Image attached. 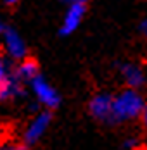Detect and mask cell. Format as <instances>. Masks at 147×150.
Instances as JSON below:
<instances>
[{
    "mask_svg": "<svg viewBox=\"0 0 147 150\" xmlns=\"http://www.w3.org/2000/svg\"><path fill=\"white\" fill-rule=\"evenodd\" d=\"M146 105L142 95L137 90H123L114 97V124L142 117Z\"/></svg>",
    "mask_w": 147,
    "mask_h": 150,
    "instance_id": "obj_1",
    "label": "cell"
},
{
    "mask_svg": "<svg viewBox=\"0 0 147 150\" xmlns=\"http://www.w3.org/2000/svg\"><path fill=\"white\" fill-rule=\"evenodd\" d=\"M88 112L101 122L114 124V97L107 93H97L88 102Z\"/></svg>",
    "mask_w": 147,
    "mask_h": 150,
    "instance_id": "obj_2",
    "label": "cell"
},
{
    "mask_svg": "<svg viewBox=\"0 0 147 150\" xmlns=\"http://www.w3.org/2000/svg\"><path fill=\"white\" fill-rule=\"evenodd\" d=\"M85 14H87V2H83V0H74V2H71L68 5L66 14H64V19H62V24H61L59 33L62 36L71 35L74 30H78V26L81 24Z\"/></svg>",
    "mask_w": 147,
    "mask_h": 150,
    "instance_id": "obj_3",
    "label": "cell"
},
{
    "mask_svg": "<svg viewBox=\"0 0 147 150\" xmlns=\"http://www.w3.org/2000/svg\"><path fill=\"white\" fill-rule=\"evenodd\" d=\"M29 85H31V90L35 91L36 98L40 100V104H44L47 109H56V107H59V104H61L59 93L56 91L54 86H50L45 81L42 76H36Z\"/></svg>",
    "mask_w": 147,
    "mask_h": 150,
    "instance_id": "obj_4",
    "label": "cell"
},
{
    "mask_svg": "<svg viewBox=\"0 0 147 150\" xmlns=\"http://www.w3.org/2000/svg\"><path fill=\"white\" fill-rule=\"evenodd\" d=\"M50 119H52V116H50L49 110L36 114V116L33 117V121L28 124L26 131H24V143H26V145L36 143V142L44 136L45 131H47V128H49V124H50Z\"/></svg>",
    "mask_w": 147,
    "mask_h": 150,
    "instance_id": "obj_5",
    "label": "cell"
},
{
    "mask_svg": "<svg viewBox=\"0 0 147 150\" xmlns=\"http://www.w3.org/2000/svg\"><path fill=\"white\" fill-rule=\"evenodd\" d=\"M4 45L7 54L16 60H24L26 57V45L23 42V38L19 36V33L12 28H7L4 33Z\"/></svg>",
    "mask_w": 147,
    "mask_h": 150,
    "instance_id": "obj_6",
    "label": "cell"
},
{
    "mask_svg": "<svg viewBox=\"0 0 147 150\" xmlns=\"http://www.w3.org/2000/svg\"><path fill=\"white\" fill-rule=\"evenodd\" d=\"M121 76H123V79H125V83L128 85L130 90H137L146 83L142 69L135 64H123L121 66Z\"/></svg>",
    "mask_w": 147,
    "mask_h": 150,
    "instance_id": "obj_7",
    "label": "cell"
},
{
    "mask_svg": "<svg viewBox=\"0 0 147 150\" xmlns=\"http://www.w3.org/2000/svg\"><path fill=\"white\" fill-rule=\"evenodd\" d=\"M14 76L23 83V81H26V83H31L38 74V64H36V60L35 59H24L21 60V64L16 67V73Z\"/></svg>",
    "mask_w": 147,
    "mask_h": 150,
    "instance_id": "obj_8",
    "label": "cell"
},
{
    "mask_svg": "<svg viewBox=\"0 0 147 150\" xmlns=\"http://www.w3.org/2000/svg\"><path fill=\"white\" fill-rule=\"evenodd\" d=\"M21 93H23L21 81H19L14 74L9 76L4 83H0V102L12 100V98H16V97H19Z\"/></svg>",
    "mask_w": 147,
    "mask_h": 150,
    "instance_id": "obj_9",
    "label": "cell"
},
{
    "mask_svg": "<svg viewBox=\"0 0 147 150\" xmlns=\"http://www.w3.org/2000/svg\"><path fill=\"white\" fill-rule=\"evenodd\" d=\"M9 76H7V67H5V60L4 57L0 55V83H4L5 79H7Z\"/></svg>",
    "mask_w": 147,
    "mask_h": 150,
    "instance_id": "obj_10",
    "label": "cell"
},
{
    "mask_svg": "<svg viewBox=\"0 0 147 150\" xmlns=\"http://www.w3.org/2000/svg\"><path fill=\"white\" fill-rule=\"evenodd\" d=\"M125 147H126V149H137V140H135V138H128V140L125 142Z\"/></svg>",
    "mask_w": 147,
    "mask_h": 150,
    "instance_id": "obj_11",
    "label": "cell"
},
{
    "mask_svg": "<svg viewBox=\"0 0 147 150\" xmlns=\"http://www.w3.org/2000/svg\"><path fill=\"white\" fill-rule=\"evenodd\" d=\"M140 31H142V33L147 36V17L142 21V23H140Z\"/></svg>",
    "mask_w": 147,
    "mask_h": 150,
    "instance_id": "obj_12",
    "label": "cell"
},
{
    "mask_svg": "<svg viewBox=\"0 0 147 150\" xmlns=\"http://www.w3.org/2000/svg\"><path fill=\"white\" fill-rule=\"evenodd\" d=\"M142 122H144V126L147 128V105H146V109H144V114H142Z\"/></svg>",
    "mask_w": 147,
    "mask_h": 150,
    "instance_id": "obj_13",
    "label": "cell"
},
{
    "mask_svg": "<svg viewBox=\"0 0 147 150\" xmlns=\"http://www.w3.org/2000/svg\"><path fill=\"white\" fill-rule=\"evenodd\" d=\"M5 30H7V28H5V26H4V23L0 21V36H4V33H5Z\"/></svg>",
    "mask_w": 147,
    "mask_h": 150,
    "instance_id": "obj_14",
    "label": "cell"
},
{
    "mask_svg": "<svg viewBox=\"0 0 147 150\" xmlns=\"http://www.w3.org/2000/svg\"><path fill=\"white\" fill-rule=\"evenodd\" d=\"M135 150H147V145H142V147H137Z\"/></svg>",
    "mask_w": 147,
    "mask_h": 150,
    "instance_id": "obj_15",
    "label": "cell"
}]
</instances>
